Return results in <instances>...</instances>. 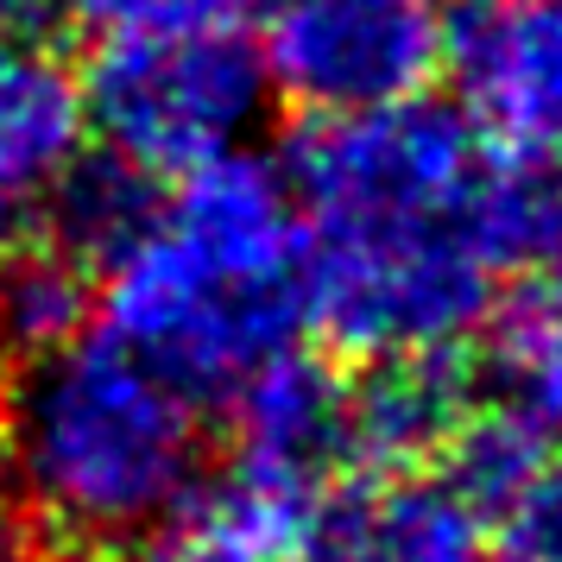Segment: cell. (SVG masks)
Masks as SVG:
<instances>
[{"label": "cell", "instance_id": "obj_1", "mask_svg": "<svg viewBox=\"0 0 562 562\" xmlns=\"http://www.w3.org/2000/svg\"><path fill=\"white\" fill-rule=\"evenodd\" d=\"M95 310L196 405L228 398L304 329V228L284 165L234 146L171 178V196L102 254Z\"/></svg>", "mask_w": 562, "mask_h": 562}, {"label": "cell", "instance_id": "obj_2", "mask_svg": "<svg viewBox=\"0 0 562 562\" xmlns=\"http://www.w3.org/2000/svg\"><path fill=\"white\" fill-rule=\"evenodd\" d=\"M0 424L20 499L57 543L127 550L196 493V398L108 329L32 360Z\"/></svg>", "mask_w": 562, "mask_h": 562}, {"label": "cell", "instance_id": "obj_3", "mask_svg": "<svg viewBox=\"0 0 562 562\" xmlns=\"http://www.w3.org/2000/svg\"><path fill=\"white\" fill-rule=\"evenodd\" d=\"M304 228V323L335 355L461 348L493 310L461 215H348Z\"/></svg>", "mask_w": 562, "mask_h": 562}, {"label": "cell", "instance_id": "obj_4", "mask_svg": "<svg viewBox=\"0 0 562 562\" xmlns=\"http://www.w3.org/2000/svg\"><path fill=\"white\" fill-rule=\"evenodd\" d=\"M89 133L139 178H183L247 146L266 70L247 32H114L82 77Z\"/></svg>", "mask_w": 562, "mask_h": 562}, {"label": "cell", "instance_id": "obj_5", "mask_svg": "<svg viewBox=\"0 0 562 562\" xmlns=\"http://www.w3.org/2000/svg\"><path fill=\"white\" fill-rule=\"evenodd\" d=\"M254 26L266 95L310 121L417 102L449 57L436 0H259Z\"/></svg>", "mask_w": 562, "mask_h": 562}, {"label": "cell", "instance_id": "obj_6", "mask_svg": "<svg viewBox=\"0 0 562 562\" xmlns=\"http://www.w3.org/2000/svg\"><path fill=\"white\" fill-rule=\"evenodd\" d=\"M456 114L499 153H562V0H481L449 32Z\"/></svg>", "mask_w": 562, "mask_h": 562}, {"label": "cell", "instance_id": "obj_7", "mask_svg": "<svg viewBox=\"0 0 562 562\" xmlns=\"http://www.w3.org/2000/svg\"><path fill=\"white\" fill-rule=\"evenodd\" d=\"M297 562H493L481 512L430 468H380L323 493Z\"/></svg>", "mask_w": 562, "mask_h": 562}, {"label": "cell", "instance_id": "obj_8", "mask_svg": "<svg viewBox=\"0 0 562 562\" xmlns=\"http://www.w3.org/2000/svg\"><path fill=\"white\" fill-rule=\"evenodd\" d=\"M89 158V95L45 32L0 38V240L26 234Z\"/></svg>", "mask_w": 562, "mask_h": 562}, {"label": "cell", "instance_id": "obj_9", "mask_svg": "<svg viewBox=\"0 0 562 562\" xmlns=\"http://www.w3.org/2000/svg\"><path fill=\"white\" fill-rule=\"evenodd\" d=\"M468 411V367L461 348H417V355H373L355 380H341V436L348 468H430L436 449Z\"/></svg>", "mask_w": 562, "mask_h": 562}, {"label": "cell", "instance_id": "obj_10", "mask_svg": "<svg viewBox=\"0 0 562 562\" xmlns=\"http://www.w3.org/2000/svg\"><path fill=\"white\" fill-rule=\"evenodd\" d=\"M234 405V456L279 468L291 481L335 486L348 468V436H341V373L329 360L304 355L297 341L254 367L228 392Z\"/></svg>", "mask_w": 562, "mask_h": 562}, {"label": "cell", "instance_id": "obj_11", "mask_svg": "<svg viewBox=\"0 0 562 562\" xmlns=\"http://www.w3.org/2000/svg\"><path fill=\"white\" fill-rule=\"evenodd\" d=\"M461 228L493 279H562V153L481 158Z\"/></svg>", "mask_w": 562, "mask_h": 562}, {"label": "cell", "instance_id": "obj_12", "mask_svg": "<svg viewBox=\"0 0 562 562\" xmlns=\"http://www.w3.org/2000/svg\"><path fill=\"white\" fill-rule=\"evenodd\" d=\"M95 316V279L64 240H0V355H52Z\"/></svg>", "mask_w": 562, "mask_h": 562}, {"label": "cell", "instance_id": "obj_13", "mask_svg": "<svg viewBox=\"0 0 562 562\" xmlns=\"http://www.w3.org/2000/svg\"><path fill=\"white\" fill-rule=\"evenodd\" d=\"M481 329L499 398L562 436V279H518Z\"/></svg>", "mask_w": 562, "mask_h": 562}, {"label": "cell", "instance_id": "obj_14", "mask_svg": "<svg viewBox=\"0 0 562 562\" xmlns=\"http://www.w3.org/2000/svg\"><path fill=\"white\" fill-rule=\"evenodd\" d=\"M550 442H557V430H543L537 417H525L518 405L499 398V405L461 411V424L449 430V442L436 449V461H442V481L456 486L486 525V518L518 493V481L537 468V456H543Z\"/></svg>", "mask_w": 562, "mask_h": 562}, {"label": "cell", "instance_id": "obj_15", "mask_svg": "<svg viewBox=\"0 0 562 562\" xmlns=\"http://www.w3.org/2000/svg\"><path fill=\"white\" fill-rule=\"evenodd\" d=\"M493 562H562V442H550L506 506L486 518Z\"/></svg>", "mask_w": 562, "mask_h": 562}, {"label": "cell", "instance_id": "obj_16", "mask_svg": "<svg viewBox=\"0 0 562 562\" xmlns=\"http://www.w3.org/2000/svg\"><path fill=\"white\" fill-rule=\"evenodd\" d=\"M95 38L114 32H247L259 0H64Z\"/></svg>", "mask_w": 562, "mask_h": 562}, {"label": "cell", "instance_id": "obj_17", "mask_svg": "<svg viewBox=\"0 0 562 562\" xmlns=\"http://www.w3.org/2000/svg\"><path fill=\"white\" fill-rule=\"evenodd\" d=\"M127 550H133L127 562H259V557H247V550H234L228 537H215L203 518H190L183 506L171 512L165 525H153L139 543H127Z\"/></svg>", "mask_w": 562, "mask_h": 562}, {"label": "cell", "instance_id": "obj_18", "mask_svg": "<svg viewBox=\"0 0 562 562\" xmlns=\"http://www.w3.org/2000/svg\"><path fill=\"white\" fill-rule=\"evenodd\" d=\"M64 0H0V38H20V32H45L52 13Z\"/></svg>", "mask_w": 562, "mask_h": 562}, {"label": "cell", "instance_id": "obj_19", "mask_svg": "<svg viewBox=\"0 0 562 562\" xmlns=\"http://www.w3.org/2000/svg\"><path fill=\"white\" fill-rule=\"evenodd\" d=\"M468 7H481V0H468Z\"/></svg>", "mask_w": 562, "mask_h": 562}]
</instances>
